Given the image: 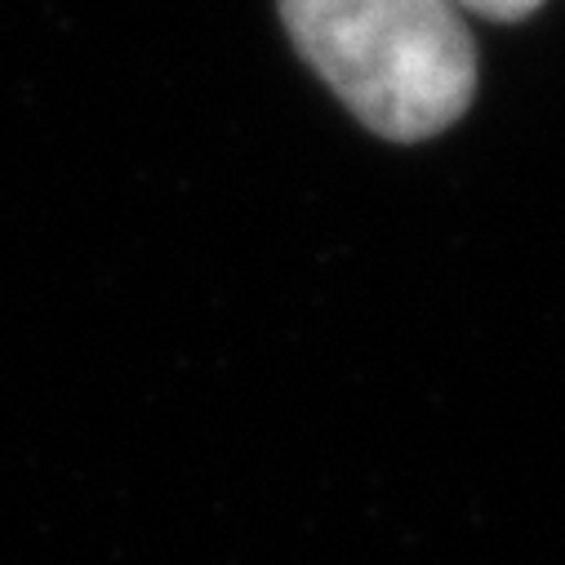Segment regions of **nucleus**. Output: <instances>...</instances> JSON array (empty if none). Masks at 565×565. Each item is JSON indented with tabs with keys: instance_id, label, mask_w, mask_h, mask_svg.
Listing matches in <instances>:
<instances>
[{
	"instance_id": "obj_1",
	"label": "nucleus",
	"mask_w": 565,
	"mask_h": 565,
	"mask_svg": "<svg viewBox=\"0 0 565 565\" xmlns=\"http://www.w3.org/2000/svg\"><path fill=\"white\" fill-rule=\"evenodd\" d=\"M280 19L348 111L396 143L450 129L477 94L455 0H280Z\"/></svg>"
},
{
	"instance_id": "obj_2",
	"label": "nucleus",
	"mask_w": 565,
	"mask_h": 565,
	"mask_svg": "<svg viewBox=\"0 0 565 565\" xmlns=\"http://www.w3.org/2000/svg\"><path fill=\"white\" fill-rule=\"evenodd\" d=\"M459 10H472L481 19H494V23H516L525 14H534L543 0H455Z\"/></svg>"
}]
</instances>
